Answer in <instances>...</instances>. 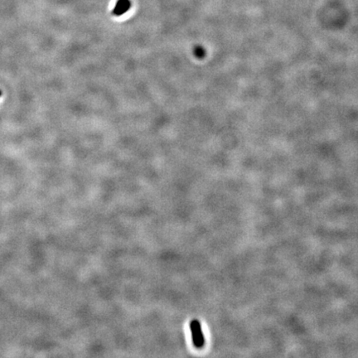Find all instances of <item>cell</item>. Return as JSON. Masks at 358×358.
I'll list each match as a JSON object with an SVG mask.
<instances>
[{"mask_svg": "<svg viewBox=\"0 0 358 358\" xmlns=\"http://www.w3.org/2000/svg\"><path fill=\"white\" fill-rule=\"evenodd\" d=\"M190 329H191L192 342L196 348H201L204 346V337L202 331H201V323L198 320L191 321L190 323Z\"/></svg>", "mask_w": 358, "mask_h": 358, "instance_id": "6da1fadb", "label": "cell"}, {"mask_svg": "<svg viewBox=\"0 0 358 358\" xmlns=\"http://www.w3.org/2000/svg\"><path fill=\"white\" fill-rule=\"evenodd\" d=\"M129 7H130V2L129 0H119L112 12L115 16H120L127 12L129 9Z\"/></svg>", "mask_w": 358, "mask_h": 358, "instance_id": "7a4b0ae2", "label": "cell"}, {"mask_svg": "<svg viewBox=\"0 0 358 358\" xmlns=\"http://www.w3.org/2000/svg\"><path fill=\"white\" fill-rule=\"evenodd\" d=\"M193 53L194 55H195V57H197L199 59L203 58V57L206 56V51H205L203 47H201V46H197V47H195V48H194Z\"/></svg>", "mask_w": 358, "mask_h": 358, "instance_id": "3957f363", "label": "cell"}, {"mask_svg": "<svg viewBox=\"0 0 358 358\" xmlns=\"http://www.w3.org/2000/svg\"><path fill=\"white\" fill-rule=\"evenodd\" d=\"M1 94H2V91H1V90H0V95H1Z\"/></svg>", "mask_w": 358, "mask_h": 358, "instance_id": "277c9868", "label": "cell"}]
</instances>
